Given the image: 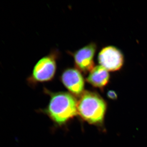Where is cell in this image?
Returning <instances> with one entry per match:
<instances>
[{
    "label": "cell",
    "instance_id": "cell-6",
    "mask_svg": "<svg viewBox=\"0 0 147 147\" xmlns=\"http://www.w3.org/2000/svg\"><path fill=\"white\" fill-rule=\"evenodd\" d=\"M98 60L100 65L108 71L119 70L124 63L122 53L117 48L112 46L102 48L98 54Z\"/></svg>",
    "mask_w": 147,
    "mask_h": 147
},
{
    "label": "cell",
    "instance_id": "cell-1",
    "mask_svg": "<svg viewBox=\"0 0 147 147\" xmlns=\"http://www.w3.org/2000/svg\"><path fill=\"white\" fill-rule=\"evenodd\" d=\"M45 92L50 95V100L44 112L56 125H65L78 115V101L71 93L63 92H52L46 89Z\"/></svg>",
    "mask_w": 147,
    "mask_h": 147
},
{
    "label": "cell",
    "instance_id": "cell-4",
    "mask_svg": "<svg viewBox=\"0 0 147 147\" xmlns=\"http://www.w3.org/2000/svg\"><path fill=\"white\" fill-rule=\"evenodd\" d=\"M96 45L91 42L74 53H69L73 57L76 68L81 72L86 74L94 67V57Z\"/></svg>",
    "mask_w": 147,
    "mask_h": 147
},
{
    "label": "cell",
    "instance_id": "cell-7",
    "mask_svg": "<svg viewBox=\"0 0 147 147\" xmlns=\"http://www.w3.org/2000/svg\"><path fill=\"white\" fill-rule=\"evenodd\" d=\"M110 78L108 70L101 65H97L90 71L86 81L92 86L101 90L108 85Z\"/></svg>",
    "mask_w": 147,
    "mask_h": 147
},
{
    "label": "cell",
    "instance_id": "cell-5",
    "mask_svg": "<svg viewBox=\"0 0 147 147\" xmlns=\"http://www.w3.org/2000/svg\"><path fill=\"white\" fill-rule=\"evenodd\" d=\"M60 79L63 86L74 96L80 97L85 91V79L82 72L76 68L65 69Z\"/></svg>",
    "mask_w": 147,
    "mask_h": 147
},
{
    "label": "cell",
    "instance_id": "cell-2",
    "mask_svg": "<svg viewBox=\"0 0 147 147\" xmlns=\"http://www.w3.org/2000/svg\"><path fill=\"white\" fill-rule=\"evenodd\" d=\"M107 110V104L95 92L85 91L77 102V113L82 120L90 124L101 126Z\"/></svg>",
    "mask_w": 147,
    "mask_h": 147
},
{
    "label": "cell",
    "instance_id": "cell-3",
    "mask_svg": "<svg viewBox=\"0 0 147 147\" xmlns=\"http://www.w3.org/2000/svg\"><path fill=\"white\" fill-rule=\"evenodd\" d=\"M57 53H52L43 57L35 65L32 72L28 79L29 84L34 86L38 83L52 81L57 70Z\"/></svg>",
    "mask_w": 147,
    "mask_h": 147
},
{
    "label": "cell",
    "instance_id": "cell-8",
    "mask_svg": "<svg viewBox=\"0 0 147 147\" xmlns=\"http://www.w3.org/2000/svg\"><path fill=\"white\" fill-rule=\"evenodd\" d=\"M107 95L108 98L112 100H115L118 97L117 93L113 90L109 91L107 93Z\"/></svg>",
    "mask_w": 147,
    "mask_h": 147
}]
</instances>
